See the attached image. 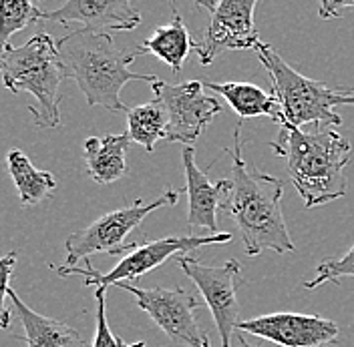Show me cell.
<instances>
[{
    "mask_svg": "<svg viewBox=\"0 0 354 347\" xmlns=\"http://www.w3.org/2000/svg\"><path fill=\"white\" fill-rule=\"evenodd\" d=\"M256 52L270 77L272 95L276 97L284 117L282 123H288L298 129L312 125H322V127L342 125V119L338 112H334V107L354 105V88L326 87L320 81L300 75L268 43L262 44Z\"/></svg>",
    "mask_w": 354,
    "mask_h": 347,
    "instance_id": "5b68a950",
    "label": "cell"
},
{
    "mask_svg": "<svg viewBox=\"0 0 354 347\" xmlns=\"http://www.w3.org/2000/svg\"><path fill=\"white\" fill-rule=\"evenodd\" d=\"M270 147L284 159L288 175L308 209L346 195L348 181L344 169L353 147L336 129L322 125L298 129L282 123L278 139Z\"/></svg>",
    "mask_w": 354,
    "mask_h": 347,
    "instance_id": "7a4b0ae2",
    "label": "cell"
},
{
    "mask_svg": "<svg viewBox=\"0 0 354 347\" xmlns=\"http://www.w3.org/2000/svg\"><path fill=\"white\" fill-rule=\"evenodd\" d=\"M44 21L81 24V30L109 34L113 30H133L141 24V12L127 0H68L44 12Z\"/></svg>",
    "mask_w": 354,
    "mask_h": 347,
    "instance_id": "4fadbf2b",
    "label": "cell"
},
{
    "mask_svg": "<svg viewBox=\"0 0 354 347\" xmlns=\"http://www.w3.org/2000/svg\"><path fill=\"white\" fill-rule=\"evenodd\" d=\"M2 83L12 92H30V105L39 129L61 125V85L66 79L57 41L48 32H39L21 46H10L2 66Z\"/></svg>",
    "mask_w": 354,
    "mask_h": 347,
    "instance_id": "277c9868",
    "label": "cell"
},
{
    "mask_svg": "<svg viewBox=\"0 0 354 347\" xmlns=\"http://www.w3.org/2000/svg\"><path fill=\"white\" fill-rule=\"evenodd\" d=\"M119 347H147L145 341H137V344H125L121 337H119Z\"/></svg>",
    "mask_w": 354,
    "mask_h": 347,
    "instance_id": "484cf974",
    "label": "cell"
},
{
    "mask_svg": "<svg viewBox=\"0 0 354 347\" xmlns=\"http://www.w3.org/2000/svg\"><path fill=\"white\" fill-rule=\"evenodd\" d=\"M314 273H316L314 279L304 281V289L314 291V289H318V287L324 285V283H338L340 279H344V277H354V245L342 255V257L322 261V263L316 267Z\"/></svg>",
    "mask_w": 354,
    "mask_h": 347,
    "instance_id": "7402d4cb",
    "label": "cell"
},
{
    "mask_svg": "<svg viewBox=\"0 0 354 347\" xmlns=\"http://www.w3.org/2000/svg\"><path fill=\"white\" fill-rule=\"evenodd\" d=\"M238 341H240V347H256V346H252V344L245 339V335H243L242 331H238Z\"/></svg>",
    "mask_w": 354,
    "mask_h": 347,
    "instance_id": "4316f807",
    "label": "cell"
},
{
    "mask_svg": "<svg viewBox=\"0 0 354 347\" xmlns=\"http://www.w3.org/2000/svg\"><path fill=\"white\" fill-rule=\"evenodd\" d=\"M44 21V10L24 0H0V72L4 66L6 52L12 44L8 43L15 32Z\"/></svg>",
    "mask_w": 354,
    "mask_h": 347,
    "instance_id": "44dd1931",
    "label": "cell"
},
{
    "mask_svg": "<svg viewBox=\"0 0 354 347\" xmlns=\"http://www.w3.org/2000/svg\"><path fill=\"white\" fill-rule=\"evenodd\" d=\"M242 123L234 129L232 147V177L227 179V193L223 209L242 235L243 251L256 257L262 251L292 253L296 245L290 237L282 213L284 183L278 177L252 169L242 155Z\"/></svg>",
    "mask_w": 354,
    "mask_h": 347,
    "instance_id": "6da1fadb",
    "label": "cell"
},
{
    "mask_svg": "<svg viewBox=\"0 0 354 347\" xmlns=\"http://www.w3.org/2000/svg\"><path fill=\"white\" fill-rule=\"evenodd\" d=\"M155 99L167 112V143L192 147L207 125L221 112L220 101L209 97L201 81L169 85L159 77L151 83Z\"/></svg>",
    "mask_w": 354,
    "mask_h": 347,
    "instance_id": "8fae6325",
    "label": "cell"
},
{
    "mask_svg": "<svg viewBox=\"0 0 354 347\" xmlns=\"http://www.w3.org/2000/svg\"><path fill=\"white\" fill-rule=\"evenodd\" d=\"M59 57L66 79H73L91 107H103L111 112H127L121 90L129 81L153 83L155 75L129 70L139 54L137 48H117L111 34H97L81 28L71 30L57 41Z\"/></svg>",
    "mask_w": 354,
    "mask_h": 347,
    "instance_id": "3957f363",
    "label": "cell"
},
{
    "mask_svg": "<svg viewBox=\"0 0 354 347\" xmlns=\"http://www.w3.org/2000/svg\"><path fill=\"white\" fill-rule=\"evenodd\" d=\"M232 233H218V235H181V237H165L137 243L127 255H123L121 261L107 271H97L91 261H85V267H68V265H55V271L61 277L79 275L85 279L87 287H101L107 289L111 285L129 283L133 279L143 277L145 273L157 269L167 259H176L177 255H189L192 251H198L199 247L205 245H223L232 243Z\"/></svg>",
    "mask_w": 354,
    "mask_h": 347,
    "instance_id": "8992f818",
    "label": "cell"
},
{
    "mask_svg": "<svg viewBox=\"0 0 354 347\" xmlns=\"http://www.w3.org/2000/svg\"><path fill=\"white\" fill-rule=\"evenodd\" d=\"M8 175L19 191L22 207H35L53 197L57 189V179L48 171H41L32 165V161L19 149H12L6 155Z\"/></svg>",
    "mask_w": 354,
    "mask_h": 347,
    "instance_id": "d6986e66",
    "label": "cell"
},
{
    "mask_svg": "<svg viewBox=\"0 0 354 347\" xmlns=\"http://www.w3.org/2000/svg\"><path fill=\"white\" fill-rule=\"evenodd\" d=\"M205 90L220 95L227 101V105L238 112L240 119H254V117H270L274 123H282V110L272 92H266L252 83H216L212 79H199Z\"/></svg>",
    "mask_w": 354,
    "mask_h": 347,
    "instance_id": "e0dca14e",
    "label": "cell"
},
{
    "mask_svg": "<svg viewBox=\"0 0 354 347\" xmlns=\"http://www.w3.org/2000/svg\"><path fill=\"white\" fill-rule=\"evenodd\" d=\"M117 289L131 293L137 305L151 317L174 344L183 347H209V335L198 324L199 299L181 287L141 289L131 283H119Z\"/></svg>",
    "mask_w": 354,
    "mask_h": 347,
    "instance_id": "9c48e42d",
    "label": "cell"
},
{
    "mask_svg": "<svg viewBox=\"0 0 354 347\" xmlns=\"http://www.w3.org/2000/svg\"><path fill=\"white\" fill-rule=\"evenodd\" d=\"M236 331L262 337L280 347H326L336 344L340 335V329L332 319L292 311L245 319L238 324Z\"/></svg>",
    "mask_w": 354,
    "mask_h": 347,
    "instance_id": "7c38bea8",
    "label": "cell"
},
{
    "mask_svg": "<svg viewBox=\"0 0 354 347\" xmlns=\"http://www.w3.org/2000/svg\"><path fill=\"white\" fill-rule=\"evenodd\" d=\"M15 265H17V251H10L4 257H0V329H8L10 326V309L6 305V297H8Z\"/></svg>",
    "mask_w": 354,
    "mask_h": 347,
    "instance_id": "cb8c5ba5",
    "label": "cell"
},
{
    "mask_svg": "<svg viewBox=\"0 0 354 347\" xmlns=\"http://www.w3.org/2000/svg\"><path fill=\"white\" fill-rule=\"evenodd\" d=\"M351 8H354V2H348V0H324L318 8V14L324 21H330V19L342 17V12Z\"/></svg>",
    "mask_w": 354,
    "mask_h": 347,
    "instance_id": "d4e9b609",
    "label": "cell"
},
{
    "mask_svg": "<svg viewBox=\"0 0 354 347\" xmlns=\"http://www.w3.org/2000/svg\"><path fill=\"white\" fill-rule=\"evenodd\" d=\"M177 201H179V191L167 189L151 203H143L141 199H137L129 207H121L111 213H105L85 229L71 233L65 241L66 265L77 267L79 261H87L95 253L127 255L137 245L135 241H127L129 233H133L143 223V219L149 217L153 211L163 207H174Z\"/></svg>",
    "mask_w": 354,
    "mask_h": 347,
    "instance_id": "52a82bcc",
    "label": "cell"
},
{
    "mask_svg": "<svg viewBox=\"0 0 354 347\" xmlns=\"http://www.w3.org/2000/svg\"><path fill=\"white\" fill-rule=\"evenodd\" d=\"M176 265L196 283L205 305L209 307L218 326L221 347H232V337L240 324L238 289L243 285L242 267L236 259L212 267L194 259L192 255H177Z\"/></svg>",
    "mask_w": 354,
    "mask_h": 347,
    "instance_id": "30bf717a",
    "label": "cell"
},
{
    "mask_svg": "<svg viewBox=\"0 0 354 347\" xmlns=\"http://www.w3.org/2000/svg\"><path fill=\"white\" fill-rule=\"evenodd\" d=\"M131 139L123 135L88 137L83 145L87 175L99 185H109L127 173V149Z\"/></svg>",
    "mask_w": 354,
    "mask_h": 347,
    "instance_id": "2e32d148",
    "label": "cell"
},
{
    "mask_svg": "<svg viewBox=\"0 0 354 347\" xmlns=\"http://www.w3.org/2000/svg\"><path fill=\"white\" fill-rule=\"evenodd\" d=\"M196 6L209 12L203 37L196 43L203 66H209L227 50H258L264 44L254 22L258 0H198Z\"/></svg>",
    "mask_w": 354,
    "mask_h": 347,
    "instance_id": "ba28073f",
    "label": "cell"
},
{
    "mask_svg": "<svg viewBox=\"0 0 354 347\" xmlns=\"http://www.w3.org/2000/svg\"><path fill=\"white\" fill-rule=\"evenodd\" d=\"M8 297L24 327V337L21 339L26 347H87L85 337L75 327L32 311L28 305L22 304L15 289H8Z\"/></svg>",
    "mask_w": 354,
    "mask_h": 347,
    "instance_id": "9a60e30c",
    "label": "cell"
},
{
    "mask_svg": "<svg viewBox=\"0 0 354 347\" xmlns=\"http://www.w3.org/2000/svg\"><path fill=\"white\" fill-rule=\"evenodd\" d=\"M105 291L107 289H95V301H97V315H95V337L91 347H119V337L113 335L107 324V313H105Z\"/></svg>",
    "mask_w": 354,
    "mask_h": 347,
    "instance_id": "603a6c76",
    "label": "cell"
},
{
    "mask_svg": "<svg viewBox=\"0 0 354 347\" xmlns=\"http://www.w3.org/2000/svg\"><path fill=\"white\" fill-rule=\"evenodd\" d=\"M196 43L181 19V14L174 8L171 21L163 26H157L151 37H147L137 46L139 54H153L159 61H163L174 72H181L183 63L187 57L196 50Z\"/></svg>",
    "mask_w": 354,
    "mask_h": 347,
    "instance_id": "ac0fdd59",
    "label": "cell"
},
{
    "mask_svg": "<svg viewBox=\"0 0 354 347\" xmlns=\"http://www.w3.org/2000/svg\"><path fill=\"white\" fill-rule=\"evenodd\" d=\"M183 171H185V193H187V227L192 231H207V235H218V211L223 209L227 179L212 183L205 171L196 163L194 147L183 149Z\"/></svg>",
    "mask_w": 354,
    "mask_h": 347,
    "instance_id": "5bb4252c",
    "label": "cell"
},
{
    "mask_svg": "<svg viewBox=\"0 0 354 347\" xmlns=\"http://www.w3.org/2000/svg\"><path fill=\"white\" fill-rule=\"evenodd\" d=\"M127 137L147 152H153L155 145L165 141L167 112L157 99L127 110Z\"/></svg>",
    "mask_w": 354,
    "mask_h": 347,
    "instance_id": "ffe728a7",
    "label": "cell"
}]
</instances>
